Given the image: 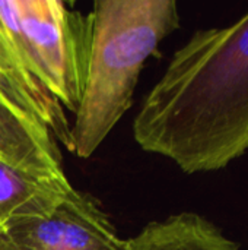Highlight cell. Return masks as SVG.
Listing matches in <instances>:
<instances>
[{"label":"cell","mask_w":248,"mask_h":250,"mask_svg":"<svg viewBox=\"0 0 248 250\" xmlns=\"http://www.w3.org/2000/svg\"><path fill=\"white\" fill-rule=\"evenodd\" d=\"M0 18L63 108L77 111L88 62V19L63 0H0Z\"/></svg>","instance_id":"obj_3"},{"label":"cell","mask_w":248,"mask_h":250,"mask_svg":"<svg viewBox=\"0 0 248 250\" xmlns=\"http://www.w3.org/2000/svg\"><path fill=\"white\" fill-rule=\"evenodd\" d=\"M0 250H16L1 234H0Z\"/></svg>","instance_id":"obj_9"},{"label":"cell","mask_w":248,"mask_h":250,"mask_svg":"<svg viewBox=\"0 0 248 250\" xmlns=\"http://www.w3.org/2000/svg\"><path fill=\"white\" fill-rule=\"evenodd\" d=\"M73 190L67 177H41L0 161V230L15 220L48 215Z\"/></svg>","instance_id":"obj_7"},{"label":"cell","mask_w":248,"mask_h":250,"mask_svg":"<svg viewBox=\"0 0 248 250\" xmlns=\"http://www.w3.org/2000/svg\"><path fill=\"white\" fill-rule=\"evenodd\" d=\"M127 243L129 250H240L213 223L196 212L152 221Z\"/></svg>","instance_id":"obj_8"},{"label":"cell","mask_w":248,"mask_h":250,"mask_svg":"<svg viewBox=\"0 0 248 250\" xmlns=\"http://www.w3.org/2000/svg\"><path fill=\"white\" fill-rule=\"evenodd\" d=\"M86 19V75L69 149L79 158L105 141L130 108L146 60L180 28L175 0H96Z\"/></svg>","instance_id":"obj_2"},{"label":"cell","mask_w":248,"mask_h":250,"mask_svg":"<svg viewBox=\"0 0 248 250\" xmlns=\"http://www.w3.org/2000/svg\"><path fill=\"white\" fill-rule=\"evenodd\" d=\"M0 234L16 250H129L98 204L76 189L48 215L10 221Z\"/></svg>","instance_id":"obj_4"},{"label":"cell","mask_w":248,"mask_h":250,"mask_svg":"<svg viewBox=\"0 0 248 250\" xmlns=\"http://www.w3.org/2000/svg\"><path fill=\"white\" fill-rule=\"evenodd\" d=\"M0 100L45 126L70 149V123L63 105L47 88L31 60L0 18Z\"/></svg>","instance_id":"obj_5"},{"label":"cell","mask_w":248,"mask_h":250,"mask_svg":"<svg viewBox=\"0 0 248 250\" xmlns=\"http://www.w3.org/2000/svg\"><path fill=\"white\" fill-rule=\"evenodd\" d=\"M133 138L187 174L222 170L248 152V12L196 31L174 53L134 117Z\"/></svg>","instance_id":"obj_1"},{"label":"cell","mask_w":248,"mask_h":250,"mask_svg":"<svg viewBox=\"0 0 248 250\" xmlns=\"http://www.w3.org/2000/svg\"><path fill=\"white\" fill-rule=\"evenodd\" d=\"M0 161L23 171L64 179L61 154L51 132L0 100Z\"/></svg>","instance_id":"obj_6"}]
</instances>
